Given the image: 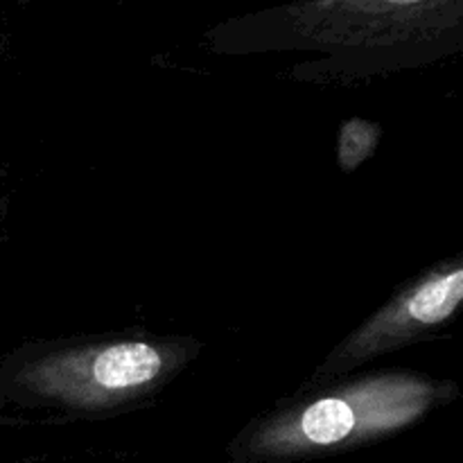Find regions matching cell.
<instances>
[{"label":"cell","mask_w":463,"mask_h":463,"mask_svg":"<svg viewBox=\"0 0 463 463\" xmlns=\"http://www.w3.org/2000/svg\"><path fill=\"white\" fill-rule=\"evenodd\" d=\"M202 351L193 337L80 335L23 346L3 375L9 398L63 419L129 414L170 387Z\"/></svg>","instance_id":"2"},{"label":"cell","mask_w":463,"mask_h":463,"mask_svg":"<svg viewBox=\"0 0 463 463\" xmlns=\"http://www.w3.org/2000/svg\"><path fill=\"white\" fill-rule=\"evenodd\" d=\"M463 301V258L452 256L420 271L383 307L346 335L303 387L333 383L366 362L414 346L446 328Z\"/></svg>","instance_id":"3"},{"label":"cell","mask_w":463,"mask_h":463,"mask_svg":"<svg viewBox=\"0 0 463 463\" xmlns=\"http://www.w3.org/2000/svg\"><path fill=\"white\" fill-rule=\"evenodd\" d=\"M459 396L452 380L371 371L301 387L249 420L226 446L231 463H306L393 439Z\"/></svg>","instance_id":"1"}]
</instances>
